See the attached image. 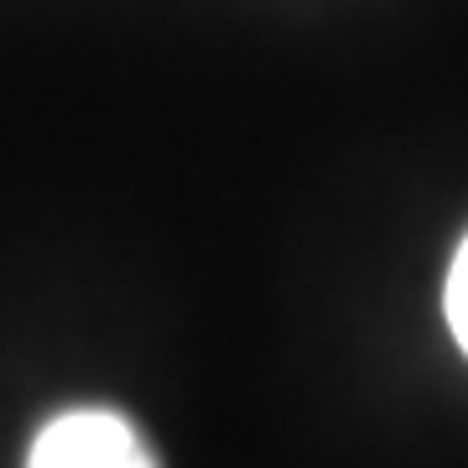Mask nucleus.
I'll return each instance as SVG.
<instances>
[{
	"label": "nucleus",
	"mask_w": 468,
	"mask_h": 468,
	"mask_svg": "<svg viewBox=\"0 0 468 468\" xmlns=\"http://www.w3.org/2000/svg\"><path fill=\"white\" fill-rule=\"evenodd\" d=\"M27 468H162L146 437L110 406H73L32 437Z\"/></svg>",
	"instance_id": "f257e3e1"
},
{
	"label": "nucleus",
	"mask_w": 468,
	"mask_h": 468,
	"mask_svg": "<svg viewBox=\"0 0 468 468\" xmlns=\"http://www.w3.org/2000/svg\"><path fill=\"white\" fill-rule=\"evenodd\" d=\"M442 313H448L452 344H458V349H463V359H468V234H463V245L452 250L448 282H442Z\"/></svg>",
	"instance_id": "f03ea898"
}]
</instances>
